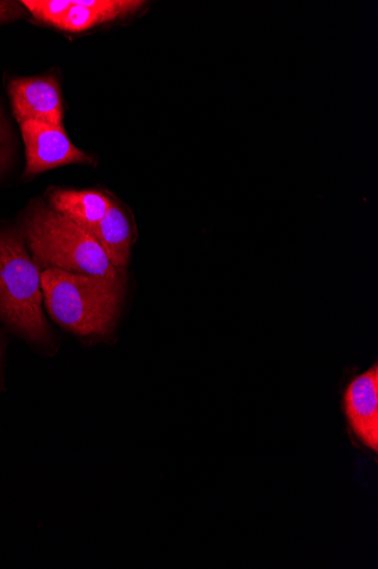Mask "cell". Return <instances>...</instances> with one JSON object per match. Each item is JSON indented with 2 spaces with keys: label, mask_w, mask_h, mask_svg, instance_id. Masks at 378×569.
<instances>
[{
  "label": "cell",
  "mask_w": 378,
  "mask_h": 569,
  "mask_svg": "<svg viewBox=\"0 0 378 569\" xmlns=\"http://www.w3.org/2000/svg\"><path fill=\"white\" fill-rule=\"evenodd\" d=\"M127 276L102 277L48 269L41 272L43 303L62 328L84 339L110 336L121 317Z\"/></svg>",
  "instance_id": "obj_1"
},
{
  "label": "cell",
  "mask_w": 378,
  "mask_h": 569,
  "mask_svg": "<svg viewBox=\"0 0 378 569\" xmlns=\"http://www.w3.org/2000/svg\"><path fill=\"white\" fill-rule=\"evenodd\" d=\"M32 260L42 272L116 277L120 273L95 238L86 230L37 199L30 202L21 230ZM124 276V274H123Z\"/></svg>",
  "instance_id": "obj_2"
},
{
  "label": "cell",
  "mask_w": 378,
  "mask_h": 569,
  "mask_svg": "<svg viewBox=\"0 0 378 569\" xmlns=\"http://www.w3.org/2000/svg\"><path fill=\"white\" fill-rule=\"evenodd\" d=\"M0 318L29 342L42 348L52 346L41 271L22 232L12 229H0Z\"/></svg>",
  "instance_id": "obj_3"
},
{
  "label": "cell",
  "mask_w": 378,
  "mask_h": 569,
  "mask_svg": "<svg viewBox=\"0 0 378 569\" xmlns=\"http://www.w3.org/2000/svg\"><path fill=\"white\" fill-rule=\"evenodd\" d=\"M21 131L27 157L24 178L71 164L93 163L88 153L72 143L64 126L27 122L21 124Z\"/></svg>",
  "instance_id": "obj_4"
},
{
  "label": "cell",
  "mask_w": 378,
  "mask_h": 569,
  "mask_svg": "<svg viewBox=\"0 0 378 569\" xmlns=\"http://www.w3.org/2000/svg\"><path fill=\"white\" fill-rule=\"evenodd\" d=\"M9 92L20 126L27 122L63 126L64 102L57 77L18 78L11 81Z\"/></svg>",
  "instance_id": "obj_5"
},
{
  "label": "cell",
  "mask_w": 378,
  "mask_h": 569,
  "mask_svg": "<svg viewBox=\"0 0 378 569\" xmlns=\"http://www.w3.org/2000/svg\"><path fill=\"white\" fill-rule=\"evenodd\" d=\"M345 412L355 437L378 451V367L355 378L344 396Z\"/></svg>",
  "instance_id": "obj_6"
},
{
  "label": "cell",
  "mask_w": 378,
  "mask_h": 569,
  "mask_svg": "<svg viewBox=\"0 0 378 569\" xmlns=\"http://www.w3.org/2000/svg\"><path fill=\"white\" fill-rule=\"evenodd\" d=\"M105 252L108 260L127 276L131 250L136 239L134 219L124 204L112 198L102 221L90 232Z\"/></svg>",
  "instance_id": "obj_7"
},
{
  "label": "cell",
  "mask_w": 378,
  "mask_h": 569,
  "mask_svg": "<svg viewBox=\"0 0 378 569\" xmlns=\"http://www.w3.org/2000/svg\"><path fill=\"white\" fill-rule=\"evenodd\" d=\"M48 206L91 232L104 218L112 203L106 193L88 189L52 188L47 193Z\"/></svg>",
  "instance_id": "obj_8"
},
{
  "label": "cell",
  "mask_w": 378,
  "mask_h": 569,
  "mask_svg": "<svg viewBox=\"0 0 378 569\" xmlns=\"http://www.w3.org/2000/svg\"><path fill=\"white\" fill-rule=\"evenodd\" d=\"M145 6L135 0H72V7L58 26L68 33H81L135 14Z\"/></svg>",
  "instance_id": "obj_9"
},
{
  "label": "cell",
  "mask_w": 378,
  "mask_h": 569,
  "mask_svg": "<svg viewBox=\"0 0 378 569\" xmlns=\"http://www.w3.org/2000/svg\"><path fill=\"white\" fill-rule=\"evenodd\" d=\"M24 7L35 20L58 28L72 7V0H23Z\"/></svg>",
  "instance_id": "obj_10"
},
{
  "label": "cell",
  "mask_w": 378,
  "mask_h": 569,
  "mask_svg": "<svg viewBox=\"0 0 378 569\" xmlns=\"http://www.w3.org/2000/svg\"><path fill=\"white\" fill-rule=\"evenodd\" d=\"M27 10L21 2L0 0V23L10 22L24 16Z\"/></svg>",
  "instance_id": "obj_11"
},
{
  "label": "cell",
  "mask_w": 378,
  "mask_h": 569,
  "mask_svg": "<svg viewBox=\"0 0 378 569\" xmlns=\"http://www.w3.org/2000/svg\"><path fill=\"white\" fill-rule=\"evenodd\" d=\"M4 160V129L2 120H0V166H2Z\"/></svg>",
  "instance_id": "obj_12"
}]
</instances>
